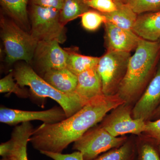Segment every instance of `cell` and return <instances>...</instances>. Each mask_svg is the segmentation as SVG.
<instances>
[{
    "instance_id": "6da1fadb",
    "label": "cell",
    "mask_w": 160,
    "mask_h": 160,
    "mask_svg": "<svg viewBox=\"0 0 160 160\" xmlns=\"http://www.w3.org/2000/svg\"><path fill=\"white\" fill-rule=\"evenodd\" d=\"M125 102L117 94L102 95L86 103L71 117L55 123H45L34 129L29 140L38 151L62 153L107 113Z\"/></svg>"
},
{
    "instance_id": "7a4b0ae2",
    "label": "cell",
    "mask_w": 160,
    "mask_h": 160,
    "mask_svg": "<svg viewBox=\"0 0 160 160\" xmlns=\"http://www.w3.org/2000/svg\"><path fill=\"white\" fill-rule=\"evenodd\" d=\"M160 54L159 41L152 42L140 38L117 92L125 103L135 104L143 94L155 73Z\"/></svg>"
},
{
    "instance_id": "3957f363",
    "label": "cell",
    "mask_w": 160,
    "mask_h": 160,
    "mask_svg": "<svg viewBox=\"0 0 160 160\" xmlns=\"http://www.w3.org/2000/svg\"><path fill=\"white\" fill-rule=\"evenodd\" d=\"M12 73L16 82L21 87L28 86L37 97L49 98L58 103L67 118L76 113L86 104L76 93L65 94L56 89L27 64L18 65Z\"/></svg>"
},
{
    "instance_id": "277c9868",
    "label": "cell",
    "mask_w": 160,
    "mask_h": 160,
    "mask_svg": "<svg viewBox=\"0 0 160 160\" xmlns=\"http://www.w3.org/2000/svg\"><path fill=\"white\" fill-rule=\"evenodd\" d=\"M1 37L9 65L20 60L29 64L33 59L38 42L13 20L1 17Z\"/></svg>"
},
{
    "instance_id": "5b68a950",
    "label": "cell",
    "mask_w": 160,
    "mask_h": 160,
    "mask_svg": "<svg viewBox=\"0 0 160 160\" xmlns=\"http://www.w3.org/2000/svg\"><path fill=\"white\" fill-rule=\"evenodd\" d=\"M60 11L32 4L30 34L38 42L57 40L63 43L66 41V30L60 21Z\"/></svg>"
},
{
    "instance_id": "8992f818",
    "label": "cell",
    "mask_w": 160,
    "mask_h": 160,
    "mask_svg": "<svg viewBox=\"0 0 160 160\" xmlns=\"http://www.w3.org/2000/svg\"><path fill=\"white\" fill-rule=\"evenodd\" d=\"M131 56L130 52L107 50L100 58L97 70L102 80L103 94H117Z\"/></svg>"
},
{
    "instance_id": "52a82bcc",
    "label": "cell",
    "mask_w": 160,
    "mask_h": 160,
    "mask_svg": "<svg viewBox=\"0 0 160 160\" xmlns=\"http://www.w3.org/2000/svg\"><path fill=\"white\" fill-rule=\"evenodd\" d=\"M126 136L115 137L101 126L90 129L74 142L72 149L81 152L84 160H93L100 155L123 145Z\"/></svg>"
},
{
    "instance_id": "ba28073f",
    "label": "cell",
    "mask_w": 160,
    "mask_h": 160,
    "mask_svg": "<svg viewBox=\"0 0 160 160\" xmlns=\"http://www.w3.org/2000/svg\"><path fill=\"white\" fill-rule=\"evenodd\" d=\"M132 105L124 103L113 109L100 126L115 137L126 134L140 135L146 130V122L132 116Z\"/></svg>"
},
{
    "instance_id": "9c48e42d",
    "label": "cell",
    "mask_w": 160,
    "mask_h": 160,
    "mask_svg": "<svg viewBox=\"0 0 160 160\" xmlns=\"http://www.w3.org/2000/svg\"><path fill=\"white\" fill-rule=\"evenodd\" d=\"M68 56L67 50L62 49L57 40L40 41L33 59L38 71L43 75L49 70L67 68Z\"/></svg>"
},
{
    "instance_id": "30bf717a",
    "label": "cell",
    "mask_w": 160,
    "mask_h": 160,
    "mask_svg": "<svg viewBox=\"0 0 160 160\" xmlns=\"http://www.w3.org/2000/svg\"><path fill=\"white\" fill-rule=\"evenodd\" d=\"M66 118V113L61 106L40 111H25L3 107L0 109V122L9 126L34 120L45 123H55Z\"/></svg>"
},
{
    "instance_id": "8fae6325",
    "label": "cell",
    "mask_w": 160,
    "mask_h": 160,
    "mask_svg": "<svg viewBox=\"0 0 160 160\" xmlns=\"http://www.w3.org/2000/svg\"><path fill=\"white\" fill-rule=\"evenodd\" d=\"M160 106V63L146 89L132 109V116L145 122L151 120Z\"/></svg>"
},
{
    "instance_id": "7c38bea8",
    "label": "cell",
    "mask_w": 160,
    "mask_h": 160,
    "mask_svg": "<svg viewBox=\"0 0 160 160\" xmlns=\"http://www.w3.org/2000/svg\"><path fill=\"white\" fill-rule=\"evenodd\" d=\"M104 24V40L107 50L130 53L135 50L140 37L133 30L120 28L109 22Z\"/></svg>"
},
{
    "instance_id": "4fadbf2b",
    "label": "cell",
    "mask_w": 160,
    "mask_h": 160,
    "mask_svg": "<svg viewBox=\"0 0 160 160\" xmlns=\"http://www.w3.org/2000/svg\"><path fill=\"white\" fill-rule=\"evenodd\" d=\"M75 93L87 103L94 98L104 94L102 85L97 68L89 69L78 76Z\"/></svg>"
},
{
    "instance_id": "5bb4252c",
    "label": "cell",
    "mask_w": 160,
    "mask_h": 160,
    "mask_svg": "<svg viewBox=\"0 0 160 160\" xmlns=\"http://www.w3.org/2000/svg\"><path fill=\"white\" fill-rule=\"evenodd\" d=\"M33 130L30 122L22 123L14 128L10 139L11 149L7 158L12 160H29L27 156V144Z\"/></svg>"
},
{
    "instance_id": "9a60e30c",
    "label": "cell",
    "mask_w": 160,
    "mask_h": 160,
    "mask_svg": "<svg viewBox=\"0 0 160 160\" xmlns=\"http://www.w3.org/2000/svg\"><path fill=\"white\" fill-rule=\"evenodd\" d=\"M132 30L144 39L158 41L160 38V10L139 15Z\"/></svg>"
},
{
    "instance_id": "2e32d148",
    "label": "cell",
    "mask_w": 160,
    "mask_h": 160,
    "mask_svg": "<svg viewBox=\"0 0 160 160\" xmlns=\"http://www.w3.org/2000/svg\"><path fill=\"white\" fill-rule=\"evenodd\" d=\"M42 78L61 92L67 94L75 93L78 76L67 68L49 70L43 75Z\"/></svg>"
},
{
    "instance_id": "e0dca14e",
    "label": "cell",
    "mask_w": 160,
    "mask_h": 160,
    "mask_svg": "<svg viewBox=\"0 0 160 160\" xmlns=\"http://www.w3.org/2000/svg\"><path fill=\"white\" fill-rule=\"evenodd\" d=\"M116 2V10L109 13H102L106 17V22L123 29L132 30L138 15L126 3L118 1Z\"/></svg>"
},
{
    "instance_id": "ac0fdd59",
    "label": "cell",
    "mask_w": 160,
    "mask_h": 160,
    "mask_svg": "<svg viewBox=\"0 0 160 160\" xmlns=\"http://www.w3.org/2000/svg\"><path fill=\"white\" fill-rule=\"evenodd\" d=\"M1 6L6 13L18 25L28 29L29 19L27 4L29 0H0Z\"/></svg>"
},
{
    "instance_id": "d6986e66",
    "label": "cell",
    "mask_w": 160,
    "mask_h": 160,
    "mask_svg": "<svg viewBox=\"0 0 160 160\" xmlns=\"http://www.w3.org/2000/svg\"><path fill=\"white\" fill-rule=\"evenodd\" d=\"M67 68L76 75L89 69L97 68L100 58L88 56L67 50Z\"/></svg>"
},
{
    "instance_id": "ffe728a7",
    "label": "cell",
    "mask_w": 160,
    "mask_h": 160,
    "mask_svg": "<svg viewBox=\"0 0 160 160\" xmlns=\"http://www.w3.org/2000/svg\"><path fill=\"white\" fill-rule=\"evenodd\" d=\"M86 0H64L62 8L60 11V21L63 25L82 17L90 10Z\"/></svg>"
},
{
    "instance_id": "44dd1931",
    "label": "cell",
    "mask_w": 160,
    "mask_h": 160,
    "mask_svg": "<svg viewBox=\"0 0 160 160\" xmlns=\"http://www.w3.org/2000/svg\"><path fill=\"white\" fill-rule=\"evenodd\" d=\"M136 158V143L127 140L120 147L110 149L93 160H135Z\"/></svg>"
},
{
    "instance_id": "7402d4cb",
    "label": "cell",
    "mask_w": 160,
    "mask_h": 160,
    "mask_svg": "<svg viewBox=\"0 0 160 160\" xmlns=\"http://www.w3.org/2000/svg\"><path fill=\"white\" fill-rule=\"evenodd\" d=\"M137 160H160L158 146L144 137L136 143Z\"/></svg>"
},
{
    "instance_id": "603a6c76",
    "label": "cell",
    "mask_w": 160,
    "mask_h": 160,
    "mask_svg": "<svg viewBox=\"0 0 160 160\" xmlns=\"http://www.w3.org/2000/svg\"><path fill=\"white\" fill-rule=\"evenodd\" d=\"M12 72H10L0 80V92L1 93H13L19 97L27 98L29 93L26 89L20 86L16 82H15Z\"/></svg>"
},
{
    "instance_id": "cb8c5ba5",
    "label": "cell",
    "mask_w": 160,
    "mask_h": 160,
    "mask_svg": "<svg viewBox=\"0 0 160 160\" xmlns=\"http://www.w3.org/2000/svg\"><path fill=\"white\" fill-rule=\"evenodd\" d=\"M81 17L82 26L88 31H95L102 24L106 22V18L102 13L93 10L86 12Z\"/></svg>"
},
{
    "instance_id": "d4e9b609",
    "label": "cell",
    "mask_w": 160,
    "mask_h": 160,
    "mask_svg": "<svg viewBox=\"0 0 160 160\" xmlns=\"http://www.w3.org/2000/svg\"><path fill=\"white\" fill-rule=\"evenodd\" d=\"M126 4L138 15L160 10V0H129Z\"/></svg>"
},
{
    "instance_id": "484cf974",
    "label": "cell",
    "mask_w": 160,
    "mask_h": 160,
    "mask_svg": "<svg viewBox=\"0 0 160 160\" xmlns=\"http://www.w3.org/2000/svg\"><path fill=\"white\" fill-rule=\"evenodd\" d=\"M87 5L102 13H109L117 9L115 1L112 0H86Z\"/></svg>"
},
{
    "instance_id": "4316f807",
    "label": "cell",
    "mask_w": 160,
    "mask_h": 160,
    "mask_svg": "<svg viewBox=\"0 0 160 160\" xmlns=\"http://www.w3.org/2000/svg\"><path fill=\"white\" fill-rule=\"evenodd\" d=\"M142 134L160 146V118L155 121L146 122V130Z\"/></svg>"
},
{
    "instance_id": "83f0119b",
    "label": "cell",
    "mask_w": 160,
    "mask_h": 160,
    "mask_svg": "<svg viewBox=\"0 0 160 160\" xmlns=\"http://www.w3.org/2000/svg\"><path fill=\"white\" fill-rule=\"evenodd\" d=\"M40 152L41 154L45 155L53 160H84L82 152L78 151L69 154H62L45 151H41Z\"/></svg>"
},
{
    "instance_id": "f1b7e54d",
    "label": "cell",
    "mask_w": 160,
    "mask_h": 160,
    "mask_svg": "<svg viewBox=\"0 0 160 160\" xmlns=\"http://www.w3.org/2000/svg\"><path fill=\"white\" fill-rule=\"evenodd\" d=\"M32 4L45 7L55 8L61 10L62 8L64 0H31Z\"/></svg>"
},
{
    "instance_id": "f546056e",
    "label": "cell",
    "mask_w": 160,
    "mask_h": 160,
    "mask_svg": "<svg viewBox=\"0 0 160 160\" xmlns=\"http://www.w3.org/2000/svg\"><path fill=\"white\" fill-rule=\"evenodd\" d=\"M11 148V142L10 140L2 143L0 145V155L3 158L8 156Z\"/></svg>"
},
{
    "instance_id": "4dcf8cb0",
    "label": "cell",
    "mask_w": 160,
    "mask_h": 160,
    "mask_svg": "<svg viewBox=\"0 0 160 160\" xmlns=\"http://www.w3.org/2000/svg\"><path fill=\"white\" fill-rule=\"evenodd\" d=\"M160 118V106L158 107V109L154 112L151 119H158Z\"/></svg>"
},
{
    "instance_id": "1f68e13d",
    "label": "cell",
    "mask_w": 160,
    "mask_h": 160,
    "mask_svg": "<svg viewBox=\"0 0 160 160\" xmlns=\"http://www.w3.org/2000/svg\"><path fill=\"white\" fill-rule=\"evenodd\" d=\"M129 1V0H116V1H118V2H122L124 3H127Z\"/></svg>"
},
{
    "instance_id": "d6a6232c",
    "label": "cell",
    "mask_w": 160,
    "mask_h": 160,
    "mask_svg": "<svg viewBox=\"0 0 160 160\" xmlns=\"http://www.w3.org/2000/svg\"><path fill=\"white\" fill-rule=\"evenodd\" d=\"M1 160H12L10 159V158H2V159Z\"/></svg>"
},
{
    "instance_id": "836d02e7",
    "label": "cell",
    "mask_w": 160,
    "mask_h": 160,
    "mask_svg": "<svg viewBox=\"0 0 160 160\" xmlns=\"http://www.w3.org/2000/svg\"><path fill=\"white\" fill-rule=\"evenodd\" d=\"M158 148H159V150L160 153V146H158Z\"/></svg>"
},
{
    "instance_id": "e575fe53",
    "label": "cell",
    "mask_w": 160,
    "mask_h": 160,
    "mask_svg": "<svg viewBox=\"0 0 160 160\" xmlns=\"http://www.w3.org/2000/svg\"><path fill=\"white\" fill-rule=\"evenodd\" d=\"M112 1H116V0H112Z\"/></svg>"
}]
</instances>
